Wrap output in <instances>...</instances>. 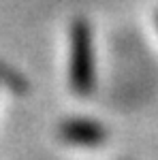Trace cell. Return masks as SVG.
Listing matches in <instances>:
<instances>
[{
    "mask_svg": "<svg viewBox=\"0 0 158 160\" xmlns=\"http://www.w3.org/2000/svg\"><path fill=\"white\" fill-rule=\"evenodd\" d=\"M71 83H73V90L77 94H90L94 88V60H92L90 30L84 24H77L73 32Z\"/></svg>",
    "mask_w": 158,
    "mask_h": 160,
    "instance_id": "1",
    "label": "cell"
},
{
    "mask_svg": "<svg viewBox=\"0 0 158 160\" xmlns=\"http://www.w3.org/2000/svg\"><path fill=\"white\" fill-rule=\"evenodd\" d=\"M60 137L73 145L94 148L107 141V128L94 120H66L60 124Z\"/></svg>",
    "mask_w": 158,
    "mask_h": 160,
    "instance_id": "2",
    "label": "cell"
}]
</instances>
